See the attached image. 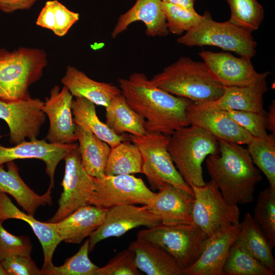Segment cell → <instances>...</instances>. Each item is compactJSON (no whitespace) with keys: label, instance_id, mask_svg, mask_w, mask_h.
Masks as SVG:
<instances>
[{"label":"cell","instance_id":"836d02e7","mask_svg":"<svg viewBox=\"0 0 275 275\" xmlns=\"http://www.w3.org/2000/svg\"><path fill=\"white\" fill-rule=\"evenodd\" d=\"M231 9V23L251 33L258 29L264 10L257 0H226Z\"/></svg>","mask_w":275,"mask_h":275},{"label":"cell","instance_id":"5b68a950","mask_svg":"<svg viewBox=\"0 0 275 275\" xmlns=\"http://www.w3.org/2000/svg\"><path fill=\"white\" fill-rule=\"evenodd\" d=\"M168 149L177 170L191 187L205 184L202 163L209 155L218 153L219 143L205 130L190 125L170 136Z\"/></svg>","mask_w":275,"mask_h":275},{"label":"cell","instance_id":"9c48e42d","mask_svg":"<svg viewBox=\"0 0 275 275\" xmlns=\"http://www.w3.org/2000/svg\"><path fill=\"white\" fill-rule=\"evenodd\" d=\"M191 188L194 195L193 224L208 237L240 223L238 205L228 203L212 180Z\"/></svg>","mask_w":275,"mask_h":275},{"label":"cell","instance_id":"ffe728a7","mask_svg":"<svg viewBox=\"0 0 275 275\" xmlns=\"http://www.w3.org/2000/svg\"><path fill=\"white\" fill-rule=\"evenodd\" d=\"M141 21L145 25V34L149 37H164L168 30L162 0H136L133 6L119 17L111 33L115 38L126 31L133 22Z\"/></svg>","mask_w":275,"mask_h":275},{"label":"cell","instance_id":"7dc6e473","mask_svg":"<svg viewBox=\"0 0 275 275\" xmlns=\"http://www.w3.org/2000/svg\"><path fill=\"white\" fill-rule=\"evenodd\" d=\"M0 275H7L0 262Z\"/></svg>","mask_w":275,"mask_h":275},{"label":"cell","instance_id":"5bb4252c","mask_svg":"<svg viewBox=\"0 0 275 275\" xmlns=\"http://www.w3.org/2000/svg\"><path fill=\"white\" fill-rule=\"evenodd\" d=\"M161 224L160 218L151 213L146 205L123 204L109 208L102 224L89 236V253L104 239L120 237L140 226L150 228Z\"/></svg>","mask_w":275,"mask_h":275},{"label":"cell","instance_id":"44dd1931","mask_svg":"<svg viewBox=\"0 0 275 275\" xmlns=\"http://www.w3.org/2000/svg\"><path fill=\"white\" fill-rule=\"evenodd\" d=\"M18 219L28 223L39 239L43 250L44 262L42 269L53 264L52 257L57 246L62 241L58 234L55 223L42 222L34 215L21 211L6 194L0 193V221Z\"/></svg>","mask_w":275,"mask_h":275},{"label":"cell","instance_id":"603a6c76","mask_svg":"<svg viewBox=\"0 0 275 275\" xmlns=\"http://www.w3.org/2000/svg\"><path fill=\"white\" fill-rule=\"evenodd\" d=\"M6 163L7 170L3 164L0 165V193L11 196L31 215L35 214L40 206L52 205L51 188H48L43 195L36 194L21 179L16 163L13 161Z\"/></svg>","mask_w":275,"mask_h":275},{"label":"cell","instance_id":"7402d4cb","mask_svg":"<svg viewBox=\"0 0 275 275\" xmlns=\"http://www.w3.org/2000/svg\"><path fill=\"white\" fill-rule=\"evenodd\" d=\"M107 209L90 204L81 206L55 223L56 230L62 241L79 244L102 224Z\"/></svg>","mask_w":275,"mask_h":275},{"label":"cell","instance_id":"8992f818","mask_svg":"<svg viewBox=\"0 0 275 275\" xmlns=\"http://www.w3.org/2000/svg\"><path fill=\"white\" fill-rule=\"evenodd\" d=\"M177 41L189 47L215 46L250 59L256 54L257 45L252 33L229 21H215L208 11L205 12L196 25L178 38Z\"/></svg>","mask_w":275,"mask_h":275},{"label":"cell","instance_id":"8d00e7d4","mask_svg":"<svg viewBox=\"0 0 275 275\" xmlns=\"http://www.w3.org/2000/svg\"><path fill=\"white\" fill-rule=\"evenodd\" d=\"M162 8L169 32L177 35L187 32L202 18V15L195 10H188L169 3L162 2Z\"/></svg>","mask_w":275,"mask_h":275},{"label":"cell","instance_id":"9a60e30c","mask_svg":"<svg viewBox=\"0 0 275 275\" xmlns=\"http://www.w3.org/2000/svg\"><path fill=\"white\" fill-rule=\"evenodd\" d=\"M186 115L190 125L202 128L218 141L247 145L253 138L222 109L191 101Z\"/></svg>","mask_w":275,"mask_h":275},{"label":"cell","instance_id":"60d3db41","mask_svg":"<svg viewBox=\"0 0 275 275\" xmlns=\"http://www.w3.org/2000/svg\"><path fill=\"white\" fill-rule=\"evenodd\" d=\"M1 264L7 275H41L39 269L30 255H16L7 258Z\"/></svg>","mask_w":275,"mask_h":275},{"label":"cell","instance_id":"d4e9b609","mask_svg":"<svg viewBox=\"0 0 275 275\" xmlns=\"http://www.w3.org/2000/svg\"><path fill=\"white\" fill-rule=\"evenodd\" d=\"M266 79L249 86L225 87L224 92L220 98L202 103L225 111H248L265 115L263 95L268 90Z\"/></svg>","mask_w":275,"mask_h":275},{"label":"cell","instance_id":"2e32d148","mask_svg":"<svg viewBox=\"0 0 275 275\" xmlns=\"http://www.w3.org/2000/svg\"><path fill=\"white\" fill-rule=\"evenodd\" d=\"M73 95L65 86L58 85L51 88L46 97L42 109L48 118L49 127L45 139L53 144H71L77 139L75 133L72 102Z\"/></svg>","mask_w":275,"mask_h":275},{"label":"cell","instance_id":"74e56055","mask_svg":"<svg viewBox=\"0 0 275 275\" xmlns=\"http://www.w3.org/2000/svg\"><path fill=\"white\" fill-rule=\"evenodd\" d=\"M133 250L129 246L118 253L103 267H99L95 275H139Z\"/></svg>","mask_w":275,"mask_h":275},{"label":"cell","instance_id":"ac0fdd59","mask_svg":"<svg viewBox=\"0 0 275 275\" xmlns=\"http://www.w3.org/2000/svg\"><path fill=\"white\" fill-rule=\"evenodd\" d=\"M194 195L169 183L155 193L146 205L167 226L192 224Z\"/></svg>","mask_w":275,"mask_h":275},{"label":"cell","instance_id":"277c9868","mask_svg":"<svg viewBox=\"0 0 275 275\" xmlns=\"http://www.w3.org/2000/svg\"><path fill=\"white\" fill-rule=\"evenodd\" d=\"M43 49L20 47L12 51L0 48V100L31 97L29 89L39 80L47 65Z\"/></svg>","mask_w":275,"mask_h":275},{"label":"cell","instance_id":"d590c367","mask_svg":"<svg viewBox=\"0 0 275 275\" xmlns=\"http://www.w3.org/2000/svg\"><path fill=\"white\" fill-rule=\"evenodd\" d=\"M253 218L272 245L275 246V191L269 186L260 191Z\"/></svg>","mask_w":275,"mask_h":275},{"label":"cell","instance_id":"484cf974","mask_svg":"<svg viewBox=\"0 0 275 275\" xmlns=\"http://www.w3.org/2000/svg\"><path fill=\"white\" fill-rule=\"evenodd\" d=\"M129 245L135 254L138 268L148 275H184V269L166 251L141 238Z\"/></svg>","mask_w":275,"mask_h":275},{"label":"cell","instance_id":"30bf717a","mask_svg":"<svg viewBox=\"0 0 275 275\" xmlns=\"http://www.w3.org/2000/svg\"><path fill=\"white\" fill-rule=\"evenodd\" d=\"M94 191L89 204L108 209L123 204L148 205L155 195L142 179L131 174L93 177Z\"/></svg>","mask_w":275,"mask_h":275},{"label":"cell","instance_id":"d6a6232c","mask_svg":"<svg viewBox=\"0 0 275 275\" xmlns=\"http://www.w3.org/2000/svg\"><path fill=\"white\" fill-rule=\"evenodd\" d=\"M227 275H274L275 272L253 257L236 241L223 268Z\"/></svg>","mask_w":275,"mask_h":275},{"label":"cell","instance_id":"e575fe53","mask_svg":"<svg viewBox=\"0 0 275 275\" xmlns=\"http://www.w3.org/2000/svg\"><path fill=\"white\" fill-rule=\"evenodd\" d=\"M89 240L87 239L78 252L59 266L53 264L41 269L43 275H95L98 266L89 257Z\"/></svg>","mask_w":275,"mask_h":275},{"label":"cell","instance_id":"4dcf8cb0","mask_svg":"<svg viewBox=\"0 0 275 275\" xmlns=\"http://www.w3.org/2000/svg\"><path fill=\"white\" fill-rule=\"evenodd\" d=\"M142 156L138 148L129 141H123L111 148L105 176L142 173Z\"/></svg>","mask_w":275,"mask_h":275},{"label":"cell","instance_id":"4fadbf2b","mask_svg":"<svg viewBox=\"0 0 275 275\" xmlns=\"http://www.w3.org/2000/svg\"><path fill=\"white\" fill-rule=\"evenodd\" d=\"M199 54L212 77L225 87L253 85L269 74L257 72L250 59L236 57L228 52L202 51Z\"/></svg>","mask_w":275,"mask_h":275},{"label":"cell","instance_id":"7bdbcfd3","mask_svg":"<svg viewBox=\"0 0 275 275\" xmlns=\"http://www.w3.org/2000/svg\"><path fill=\"white\" fill-rule=\"evenodd\" d=\"M36 24L38 26L48 29L53 32L56 27V22L52 0L46 2L37 17Z\"/></svg>","mask_w":275,"mask_h":275},{"label":"cell","instance_id":"6da1fadb","mask_svg":"<svg viewBox=\"0 0 275 275\" xmlns=\"http://www.w3.org/2000/svg\"><path fill=\"white\" fill-rule=\"evenodd\" d=\"M118 82L128 105L145 120L147 132L170 136L190 125L186 109L191 100L161 89L143 73H133Z\"/></svg>","mask_w":275,"mask_h":275},{"label":"cell","instance_id":"83f0119b","mask_svg":"<svg viewBox=\"0 0 275 275\" xmlns=\"http://www.w3.org/2000/svg\"><path fill=\"white\" fill-rule=\"evenodd\" d=\"M241 223L236 241L253 257L275 272L272 245L259 226L246 212Z\"/></svg>","mask_w":275,"mask_h":275},{"label":"cell","instance_id":"f1b7e54d","mask_svg":"<svg viewBox=\"0 0 275 275\" xmlns=\"http://www.w3.org/2000/svg\"><path fill=\"white\" fill-rule=\"evenodd\" d=\"M72 112L74 123L76 125L84 128L97 137L106 143L111 148L129 137L124 134L118 135L98 118L95 104L83 97H75L72 102Z\"/></svg>","mask_w":275,"mask_h":275},{"label":"cell","instance_id":"ee69618b","mask_svg":"<svg viewBox=\"0 0 275 275\" xmlns=\"http://www.w3.org/2000/svg\"><path fill=\"white\" fill-rule=\"evenodd\" d=\"M38 0H0V10L11 13L18 10L30 9Z\"/></svg>","mask_w":275,"mask_h":275},{"label":"cell","instance_id":"3957f363","mask_svg":"<svg viewBox=\"0 0 275 275\" xmlns=\"http://www.w3.org/2000/svg\"><path fill=\"white\" fill-rule=\"evenodd\" d=\"M150 80L172 95L196 103L216 100L225 91V87L212 77L204 62L188 57L180 58Z\"/></svg>","mask_w":275,"mask_h":275},{"label":"cell","instance_id":"d6986e66","mask_svg":"<svg viewBox=\"0 0 275 275\" xmlns=\"http://www.w3.org/2000/svg\"><path fill=\"white\" fill-rule=\"evenodd\" d=\"M240 228V223L208 237L201 255L184 270V275H224L225 263Z\"/></svg>","mask_w":275,"mask_h":275},{"label":"cell","instance_id":"cb8c5ba5","mask_svg":"<svg viewBox=\"0 0 275 275\" xmlns=\"http://www.w3.org/2000/svg\"><path fill=\"white\" fill-rule=\"evenodd\" d=\"M61 83L75 97L85 98L95 105L106 107L111 100L121 94L119 87L96 81L75 67L68 66Z\"/></svg>","mask_w":275,"mask_h":275},{"label":"cell","instance_id":"f6af8a7d","mask_svg":"<svg viewBox=\"0 0 275 275\" xmlns=\"http://www.w3.org/2000/svg\"><path fill=\"white\" fill-rule=\"evenodd\" d=\"M267 130L275 134V102L272 100L269 107V112L266 113Z\"/></svg>","mask_w":275,"mask_h":275},{"label":"cell","instance_id":"bcb514c9","mask_svg":"<svg viewBox=\"0 0 275 275\" xmlns=\"http://www.w3.org/2000/svg\"><path fill=\"white\" fill-rule=\"evenodd\" d=\"M162 2L169 3L185 9L194 10V6L196 0H162Z\"/></svg>","mask_w":275,"mask_h":275},{"label":"cell","instance_id":"7a4b0ae2","mask_svg":"<svg viewBox=\"0 0 275 275\" xmlns=\"http://www.w3.org/2000/svg\"><path fill=\"white\" fill-rule=\"evenodd\" d=\"M219 152L209 155L207 171L226 201L245 205L254 200L257 184L262 178L247 150L241 145L218 141Z\"/></svg>","mask_w":275,"mask_h":275},{"label":"cell","instance_id":"8fae6325","mask_svg":"<svg viewBox=\"0 0 275 275\" xmlns=\"http://www.w3.org/2000/svg\"><path fill=\"white\" fill-rule=\"evenodd\" d=\"M64 159L63 191L59 199L58 210L47 221L49 223L58 222L78 208L89 205L94 191L93 177L84 168L78 147L70 151Z\"/></svg>","mask_w":275,"mask_h":275},{"label":"cell","instance_id":"f546056e","mask_svg":"<svg viewBox=\"0 0 275 275\" xmlns=\"http://www.w3.org/2000/svg\"><path fill=\"white\" fill-rule=\"evenodd\" d=\"M105 108V124L117 134L128 132L142 136L147 132L145 120L131 108L122 93L113 98Z\"/></svg>","mask_w":275,"mask_h":275},{"label":"cell","instance_id":"e0dca14e","mask_svg":"<svg viewBox=\"0 0 275 275\" xmlns=\"http://www.w3.org/2000/svg\"><path fill=\"white\" fill-rule=\"evenodd\" d=\"M1 133V127H0ZM78 147L76 143L60 144L46 142L45 140L24 141L11 147L0 143V165L16 159L36 158L43 161L45 171L50 178L49 188L54 185V176L58 163L72 150Z\"/></svg>","mask_w":275,"mask_h":275},{"label":"cell","instance_id":"1f68e13d","mask_svg":"<svg viewBox=\"0 0 275 275\" xmlns=\"http://www.w3.org/2000/svg\"><path fill=\"white\" fill-rule=\"evenodd\" d=\"M247 145L253 163L266 176L269 186L275 191L274 135L271 133L263 137L253 136Z\"/></svg>","mask_w":275,"mask_h":275},{"label":"cell","instance_id":"b9f144b4","mask_svg":"<svg viewBox=\"0 0 275 275\" xmlns=\"http://www.w3.org/2000/svg\"><path fill=\"white\" fill-rule=\"evenodd\" d=\"M52 4L56 22L53 33L57 36L63 37L79 20V14L70 10L57 0H52Z\"/></svg>","mask_w":275,"mask_h":275},{"label":"cell","instance_id":"ba28073f","mask_svg":"<svg viewBox=\"0 0 275 275\" xmlns=\"http://www.w3.org/2000/svg\"><path fill=\"white\" fill-rule=\"evenodd\" d=\"M137 238L163 250L184 271L199 258L208 237L193 224L175 226L161 224L139 231Z\"/></svg>","mask_w":275,"mask_h":275},{"label":"cell","instance_id":"4316f807","mask_svg":"<svg viewBox=\"0 0 275 275\" xmlns=\"http://www.w3.org/2000/svg\"><path fill=\"white\" fill-rule=\"evenodd\" d=\"M75 133L78 142V149L81 164L86 171L93 177H104L111 147L91 132L80 126H75Z\"/></svg>","mask_w":275,"mask_h":275},{"label":"cell","instance_id":"52a82bcc","mask_svg":"<svg viewBox=\"0 0 275 275\" xmlns=\"http://www.w3.org/2000/svg\"><path fill=\"white\" fill-rule=\"evenodd\" d=\"M170 136L147 132L142 136L129 135V140L139 149L142 160V173L151 187L159 189L166 183L194 195L192 188L184 180L168 151Z\"/></svg>","mask_w":275,"mask_h":275},{"label":"cell","instance_id":"7c38bea8","mask_svg":"<svg viewBox=\"0 0 275 275\" xmlns=\"http://www.w3.org/2000/svg\"><path fill=\"white\" fill-rule=\"evenodd\" d=\"M44 102L39 98L12 101L0 100V119L9 129V142L17 145L25 141L37 139L46 121L42 108Z\"/></svg>","mask_w":275,"mask_h":275},{"label":"cell","instance_id":"f35d334b","mask_svg":"<svg viewBox=\"0 0 275 275\" xmlns=\"http://www.w3.org/2000/svg\"><path fill=\"white\" fill-rule=\"evenodd\" d=\"M32 244L29 237L16 236L8 232L0 221V262L16 255H30Z\"/></svg>","mask_w":275,"mask_h":275},{"label":"cell","instance_id":"ab89813d","mask_svg":"<svg viewBox=\"0 0 275 275\" xmlns=\"http://www.w3.org/2000/svg\"><path fill=\"white\" fill-rule=\"evenodd\" d=\"M223 111L252 136L263 137L267 135L266 114L235 110Z\"/></svg>","mask_w":275,"mask_h":275}]
</instances>
